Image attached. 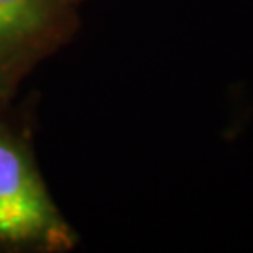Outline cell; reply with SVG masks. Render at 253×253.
Masks as SVG:
<instances>
[{"label":"cell","mask_w":253,"mask_h":253,"mask_svg":"<svg viewBox=\"0 0 253 253\" xmlns=\"http://www.w3.org/2000/svg\"><path fill=\"white\" fill-rule=\"evenodd\" d=\"M77 235L40 174L30 139L0 117V253H64Z\"/></svg>","instance_id":"cell-1"},{"label":"cell","mask_w":253,"mask_h":253,"mask_svg":"<svg viewBox=\"0 0 253 253\" xmlns=\"http://www.w3.org/2000/svg\"><path fill=\"white\" fill-rule=\"evenodd\" d=\"M79 0H0V105L34 66L68 42Z\"/></svg>","instance_id":"cell-2"}]
</instances>
